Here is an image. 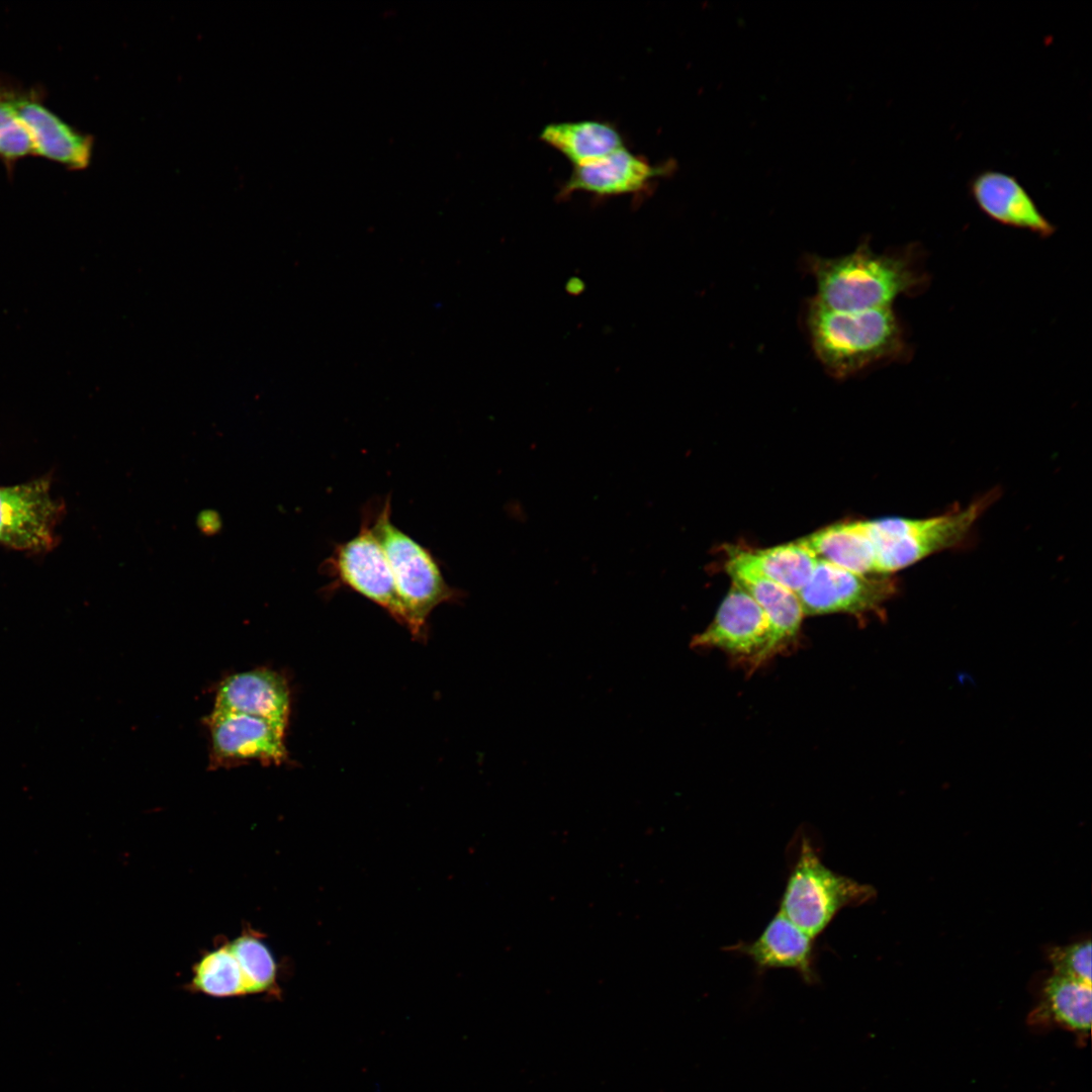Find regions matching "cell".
Returning <instances> with one entry per match:
<instances>
[{"label":"cell","instance_id":"obj_19","mask_svg":"<svg viewBox=\"0 0 1092 1092\" xmlns=\"http://www.w3.org/2000/svg\"><path fill=\"white\" fill-rule=\"evenodd\" d=\"M1091 984L1054 973L1043 985L1033 1020L1085 1034L1091 1026Z\"/></svg>","mask_w":1092,"mask_h":1092},{"label":"cell","instance_id":"obj_14","mask_svg":"<svg viewBox=\"0 0 1092 1092\" xmlns=\"http://www.w3.org/2000/svg\"><path fill=\"white\" fill-rule=\"evenodd\" d=\"M213 712L258 717L286 729L290 714L287 681L267 668L232 674L218 687Z\"/></svg>","mask_w":1092,"mask_h":1092},{"label":"cell","instance_id":"obj_4","mask_svg":"<svg viewBox=\"0 0 1092 1092\" xmlns=\"http://www.w3.org/2000/svg\"><path fill=\"white\" fill-rule=\"evenodd\" d=\"M875 889L840 875L821 860L810 838H800L779 911L815 939L843 908L873 899Z\"/></svg>","mask_w":1092,"mask_h":1092},{"label":"cell","instance_id":"obj_1","mask_svg":"<svg viewBox=\"0 0 1092 1092\" xmlns=\"http://www.w3.org/2000/svg\"><path fill=\"white\" fill-rule=\"evenodd\" d=\"M804 320L815 356L835 378L851 376L901 349V332L890 306L840 311L811 298Z\"/></svg>","mask_w":1092,"mask_h":1092},{"label":"cell","instance_id":"obj_18","mask_svg":"<svg viewBox=\"0 0 1092 1092\" xmlns=\"http://www.w3.org/2000/svg\"><path fill=\"white\" fill-rule=\"evenodd\" d=\"M819 560L845 570L876 575L875 552L864 521L823 528L801 540Z\"/></svg>","mask_w":1092,"mask_h":1092},{"label":"cell","instance_id":"obj_17","mask_svg":"<svg viewBox=\"0 0 1092 1092\" xmlns=\"http://www.w3.org/2000/svg\"><path fill=\"white\" fill-rule=\"evenodd\" d=\"M540 139L574 166L600 160L624 147L618 129L599 120L549 123L543 127Z\"/></svg>","mask_w":1092,"mask_h":1092},{"label":"cell","instance_id":"obj_11","mask_svg":"<svg viewBox=\"0 0 1092 1092\" xmlns=\"http://www.w3.org/2000/svg\"><path fill=\"white\" fill-rule=\"evenodd\" d=\"M211 762L215 765L259 760L280 764L287 758L284 728L262 718L213 712L208 717Z\"/></svg>","mask_w":1092,"mask_h":1092},{"label":"cell","instance_id":"obj_16","mask_svg":"<svg viewBox=\"0 0 1092 1092\" xmlns=\"http://www.w3.org/2000/svg\"><path fill=\"white\" fill-rule=\"evenodd\" d=\"M969 188L974 201L990 218L1041 236L1054 233V225L1039 211L1032 197L1014 176L1001 171L984 170L972 177Z\"/></svg>","mask_w":1092,"mask_h":1092},{"label":"cell","instance_id":"obj_25","mask_svg":"<svg viewBox=\"0 0 1092 1092\" xmlns=\"http://www.w3.org/2000/svg\"><path fill=\"white\" fill-rule=\"evenodd\" d=\"M198 527L204 534H214L220 529V519L214 511H203L197 520Z\"/></svg>","mask_w":1092,"mask_h":1092},{"label":"cell","instance_id":"obj_24","mask_svg":"<svg viewBox=\"0 0 1092 1092\" xmlns=\"http://www.w3.org/2000/svg\"><path fill=\"white\" fill-rule=\"evenodd\" d=\"M1091 941L1054 946L1048 957L1054 973L1091 984Z\"/></svg>","mask_w":1092,"mask_h":1092},{"label":"cell","instance_id":"obj_8","mask_svg":"<svg viewBox=\"0 0 1092 1092\" xmlns=\"http://www.w3.org/2000/svg\"><path fill=\"white\" fill-rule=\"evenodd\" d=\"M896 590L890 576L857 574L818 559L811 578L797 596L804 616L861 615L879 610Z\"/></svg>","mask_w":1092,"mask_h":1092},{"label":"cell","instance_id":"obj_5","mask_svg":"<svg viewBox=\"0 0 1092 1092\" xmlns=\"http://www.w3.org/2000/svg\"><path fill=\"white\" fill-rule=\"evenodd\" d=\"M320 569L331 579L329 589H351L405 625L404 611L387 557L363 510L358 533L347 541L334 544Z\"/></svg>","mask_w":1092,"mask_h":1092},{"label":"cell","instance_id":"obj_2","mask_svg":"<svg viewBox=\"0 0 1092 1092\" xmlns=\"http://www.w3.org/2000/svg\"><path fill=\"white\" fill-rule=\"evenodd\" d=\"M806 267L816 284L813 299L840 311L890 306L918 281L905 259L877 254L867 244L840 257L808 256Z\"/></svg>","mask_w":1092,"mask_h":1092},{"label":"cell","instance_id":"obj_6","mask_svg":"<svg viewBox=\"0 0 1092 1092\" xmlns=\"http://www.w3.org/2000/svg\"><path fill=\"white\" fill-rule=\"evenodd\" d=\"M0 82L31 141L34 156L67 170L86 169L91 162L94 139L63 119L46 104L40 86L23 87L0 76Z\"/></svg>","mask_w":1092,"mask_h":1092},{"label":"cell","instance_id":"obj_22","mask_svg":"<svg viewBox=\"0 0 1092 1092\" xmlns=\"http://www.w3.org/2000/svg\"><path fill=\"white\" fill-rule=\"evenodd\" d=\"M237 960L247 995H278L277 966L272 952L259 936L248 931L228 943Z\"/></svg>","mask_w":1092,"mask_h":1092},{"label":"cell","instance_id":"obj_12","mask_svg":"<svg viewBox=\"0 0 1092 1092\" xmlns=\"http://www.w3.org/2000/svg\"><path fill=\"white\" fill-rule=\"evenodd\" d=\"M728 572L760 606L769 622V636L756 667L776 656L796 639L804 613L796 593L765 577L732 552ZM755 667V668H756Z\"/></svg>","mask_w":1092,"mask_h":1092},{"label":"cell","instance_id":"obj_13","mask_svg":"<svg viewBox=\"0 0 1092 1092\" xmlns=\"http://www.w3.org/2000/svg\"><path fill=\"white\" fill-rule=\"evenodd\" d=\"M668 170L670 168L665 166L651 165L623 147L600 160L574 166L559 196L566 197L577 191L599 197L640 194Z\"/></svg>","mask_w":1092,"mask_h":1092},{"label":"cell","instance_id":"obj_9","mask_svg":"<svg viewBox=\"0 0 1092 1092\" xmlns=\"http://www.w3.org/2000/svg\"><path fill=\"white\" fill-rule=\"evenodd\" d=\"M60 512L46 478L0 487V543L18 550H49Z\"/></svg>","mask_w":1092,"mask_h":1092},{"label":"cell","instance_id":"obj_10","mask_svg":"<svg viewBox=\"0 0 1092 1092\" xmlns=\"http://www.w3.org/2000/svg\"><path fill=\"white\" fill-rule=\"evenodd\" d=\"M769 636L768 619L755 600L733 581L712 623L691 642L696 648H716L745 658L756 667Z\"/></svg>","mask_w":1092,"mask_h":1092},{"label":"cell","instance_id":"obj_20","mask_svg":"<svg viewBox=\"0 0 1092 1092\" xmlns=\"http://www.w3.org/2000/svg\"><path fill=\"white\" fill-rule=\"evenodd\" d=\"M733 552L765 577L796 594L807 584L818 561L802 541L755 551Z\"/></svg>","mask_w":1092,"mask_h":1092},{"label":"cell","instance_id":"obj_3","mask_svg":"<svg viewBox=\"0 0 1092 1092\" xmlns=\"http://www.w3.org/2000/svg\"><path fill=\"white\" fill-rule=\"evenodd\" d=\"M363 511L387 557L405 626L421 637L433 610L459 600L461 592L448 584L432 551L392 523L390 494L368 502Z\"/></svg>","mask_w":1092,"mask_h":1092},{"label":"cell","instance_id":"obj_23","mask_svg":"<svg viewBox=\"0 0 1092 1092\" xmlns=\"http://www.w3.org/2000/svg\"><path fill=\"white\" fill-rule=\"evenodd\" d=\"M34 156L31 141L0 82V162L11 176L16 164Z\"/></svg>","mask_w":1092,"mask_h":1092},{"label":"cell","instance_id":"obj_21","mask_svg":"<svg viewBox=\"0 0 1092 1092\" xmlns=\"http://www.w3.org/2000/svg\"><path fill=\"white\" fill-rule=\"evenodd\" d=\"M192 974L189 987L194 992L215 998L247 995L243 974L228 944L203 954Z\"/></svg>","mask_w":1092,"mask_h":1092},{"label":"cell","instance_id":"obj_7","mask_svg":"<svg viewBox=\"0 0 1092 1092\" xmlns=\"http://www.w3.org/2000/svg\"><path fill=\"white\" fill-rule=\"evenodd\" d=\"M987 499L960 510L922 519H912L902 531H893L873 539L875 574H890L961 543L986 509Z\"/></svg>","mask_w":1092,"mask_h":1092},{"label":"cell","instance_id":"obj_15","mask_svg":"<svg viewBox=\"0 0 1092 1092\" xmlns=\"http://www.w3.org/2000/svg\"><path fill=\"white\" fill-rule=\"evenodd\" d=\"M813 938L778 911L760 935L751 942L739 941L727 951L749 958L762 972L770 969L796 971L807 984L818 977L814 967Z\"/></svg>","mask_w":1092,"mask_h":1092}]
</instances>
